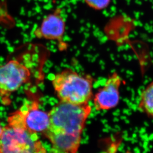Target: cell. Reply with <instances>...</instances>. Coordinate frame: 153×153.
<instances>
[{
	"instance_id": "cell-2",
	"label": "cell",
	"mask_w": 153,
	"mask_h": 153,
	"mask_svg": "<svg viewBox=\"0 0 153 153\" xmlns=\"http://www.w3.org/2000/svg\"><path fill=\"white\" fill-rule=\"evenodd\" d=\"M59 101L75 104H89L93 98V80L67 68L55 75L52 81Z\"/></svg>"
},
{
	"instance_id": "cell-7",
	"label": "cell",
	"mask_w": 153,
	"mask_h": 153,
	"mask_svg": "<svg viewBox=\"0 0 153 153\" xmlns=\"http://www.w3.org/2000/svg\"><path fill=\"white\" fill-rule=\"evenodd\" d=\"M65 29V21L61 15V9L57 8L44 18L34 34L38 38L56 41L59 44V48L61 45L63 49L65 46L62 41Z\"/></svg>"
},
{
	"instance_id": "cell-11",
	"label": "cell",
	"mask_w": 153,
	"mask_h": 153,
	"mask_svg": "<svg viewBox=\"0 0 153 153\" xmlns=\"http://www.w3.org/2000/svg\"><path fill=\"white\" fill-rule=\"evenodd\" d=\"M3 128H1V124H0V136H1V135L2 132H3Z\"/></svg>"
},
{
	"instance_id": "cell-1",
	"label": "cell",
	"mask_w": 153,
	"mask_h": 153,
	"mask_svg": "<svg viewBox=\"0 0 153 153\" xmlns=\"http://www.w3.org/2000/svg\"><path fill=\"white\" fill-rule=\"evenodd\" d=\"M92 107L59 101L49 113V125L44 132L52 145V153H77L83 131Z\"/></svg>"
},
{
	"instance_id": "cell-4",
	"label": "cell",
	"mask_w": 153,
	"mask_h": 153,
	"mask_svg": "<svg viewBox=\"0 0 153 153\" xmlns=\"http://www.w3.org/2000/svg\"><path fill=\"white\" fill-rule=\"evenodd\" d=\"M32 73L19 60L12 59L0 65V98L5 104L10 97L23 85L30 81Z\"/></svg>"
},
{
	"instance_id": "cell-8",
	"label": "cell",
	"mask_w": 153,
	"mask_h": 153,
	"mask_svg": "<svg viewBox=\"0 0 153 153\" xmlns=\"http://www.w3.org/2000/svg\"><path fill=\"white\" fill-rule=\"evenodd\" d=\"M138 107L141 112L153 119V81L141 92Z\"/></svg>"
},
{
	"instance_id": "cell-10",
	"label": "cell",
	"mask_w": 153,
	"mask_h": 153,
	"mask_svg": "<svg viewBox=\"0 0 153 153\" xmlns=\"http://www.w3.org/2000/svg\"><path fill=\"white\" fill-rule=\"evenodd\" d=\"M33 153H47L46 149L44 147L42 143L39 140L37 141L36 147Z\"/></svg>"
},
{
	"instance_id": "cell-6",
	"label": "cell",
	"mask_w": 153,
	"mask_h": 153,
	"mask_svg": "<svg viewBox=\"0 0 153 153\" xmlns=\"http://www.w3.org/2000/svg\"><path fill=\"white\" fill-rule=\"evenodd\" d=\"M121 83L122 79L117 73H113L108 76L105 85L93 97L96 110H108L119 104Z\"/></svg>"
},
{
	"instance_id": "cell-5",
	"label": "cell",
	"mask_w": 153,
	"mask_h": 153,
	"mask_svg": "<svg viewBox=\"0 0 153 153\" xmlns=\"http://www.w3.org/2000/svg\"><path fill=\"white\" fill-rule=\"evenodd\" d=\"M37 139L36 134L8 124L0 136V153H33Z\"/></svg>"
},
{
	"instance_id": "cell-9",
	"label": "cell",
	"mask_w": 153,
	"mask_h": 153,
	"mask_svg": "<svg viewBox=\"0 0 153 153\" xmlns=\"http://www.w3.org/2000/svg\"><path fill=\"white\" fill-rule=\"evenodd\" d=\"M88 5L96 10L104 9L108 6L110 0H85Z\"/></svg>"
},
{
	"instance_id": "cell-3",
	"label": "cell",
	"mask_w": 153,
	"mask_h": 153,
	"mask_svg": "<svg viewBox=\"0 0 153 153\" xmlns=\"http://www.w3.org/2000/svg\"><path fill=\"white\" fill-rule=\"evenodd\" d=\"M31 100H27L19 110L10 116L16 125L25 129L31 134L44 133L49 125V112L40 109L39 97L27 92Z\"/></svg>"
}]
</instances>
